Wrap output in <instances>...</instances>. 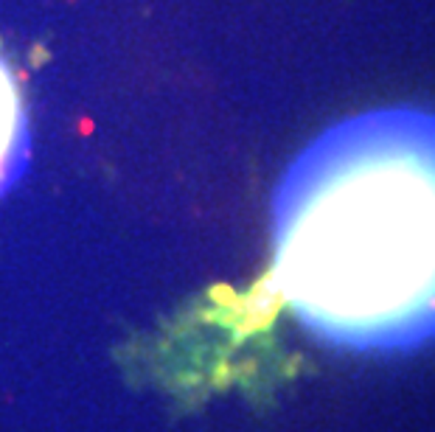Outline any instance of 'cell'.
<instances>
[{
    "instance_id": "cell-1",
    "label": "cell",
    "mask_w": 435,
    "mask_h": 432,
    "mask_svg": "<svg viewBox=\"0 0 435 432\" xmlns=\"http://www.w3.org/2000/svg\"><path fill=\"white\" fill-rule=\"evenodd\" d=\"M272 289L320 343L435 340V115L371 110L317 135L272 194Z\"/></svg>"
},
{
    "instance_id": "cell-2",
    "label": "cell",
    "mask_w": 435,
    "mask_h": 432,
    "mask_svg": "<svg viewBox=\"0 0 435 432\" xmlns=\"http://www.w3.org/2000/svg\"><path fill=\"white\" fill-rule=\"evenodd\" d=\"M31 160V129L20 84L0 56V197L11 191Z\"/></svg>"
}]
</instances>
